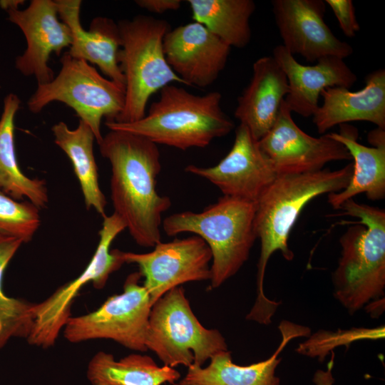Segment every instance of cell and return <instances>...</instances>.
Returning a JSON list of instances; mask_svg holds the SVG:
<instances>
[{"label":"cell","mask_w":385,"mask_h":385,"mask_svg":"<svg viewBox=\"0 0 385 385\" xmlns=\"http://www.w3.org/2000/svg\"><path fill=\"white\" fill-rule=\"evenodd\" d=\"M326 4L333 11L342 32L349 38H353L359 31L354 4L351 0H326Z\"/></svg>","instance_id":"cell-30"},{"label":"cell","mask_w":385,"mask_h":385,"mask_svg":"<svg viewBox=\"0 0 385 385\" xmlns=\"http://www.w3.org/2000/svg\"><path fill=\"white\" fill-rule=\"evenodd\" d=\"M320 96L322 104L312 120L319 134L337 125L352 121H368L385 129V71L380 68L365 78L364 87L352 92L344 87H329Z\"/></svg>","instance_id":"cell-20"},{"label":"cell","mask_w":385,"mask_h":385,"mask_svg":"<svg viewBox=\"0 0 385 385\" xmlns=\"http://www.w3.org/2000/svg\"><path fill=\"white\" fill-rule=\"evenodd\" d=\"M6 11L26 41V48L16 58V69L25 76H34L38 84L49 83L54 78L48 65L51 55H59L71 43V31L59 19L56 1L32 0L25 9Z\"/></svg>","instance_id":"cell-15"},{"label":"cell","mask_w":385,"mask_h":385,"mask_svg":"<svg viewBox=\"0 0 385 385\" xmlns=\"http://www.w3.org/2000/svg\"><path fill=\"white\" fill-rule=\"evenodd\" d=\"M256 202L222 195L202 212L184 211L166 217L162 228L168 236L191 232L200 237L212 253L210 289L221 286L248 260L257 238Z\"/></svg>","instance_id":"cell-5"},{"label":"cell","mask_w":385,"mask_h":385,"mask_svg":"<svg viewBox=\"0 0 385 385\" xmlns=\"http://www.w3.org/2000/svg\"><path fill=\"white\" fill-rule=\"evenodd\" d=\"M192 18L230 48H242L252 38L250 20L255 10L252 0H188Z\"/></svg>","instance_id":"cell-26"},{"label":"cell","mask_w":385,"mask_h":385,"mask_svg":"<svg viewBox=\"0 0 385 385\" xmlns=\"http://www.w3.org/2000/svg\"><path fill=\"white\" fill-rule=\"evenodd\" d=\"M340 209L359 220L341 236V256L332 273L334 296L353 314L384 298L385 210L353 198Z\"/></svg>","instance_id":"cell-4"},{"label":"cell","mask_w":385,"mask_h":385,"mask_svg":"<svg viewBox=\"0 0 385 385\" xmlns=\"http://www.w3.org/2000/svg\"><path fill=\"white\" fill-rule=\"evenodd\" d=\"M384 337V326L374 329L354 328L337 332L319 331L302 343L297 351L311 357L317 356L319 360L323 361L324 356L337 346L349 345L358 339H378Z\"/></svg>","instance_id":"cell-29"},{"label":"cell","mask_w":385,"mask_h":385,"mask_svg":"<svg viewBox=\"0 0 385 385\" xmlns=\"http://www.w3.org/2000/svg\"><path fill=\"white\" fill-rule=\"evenodd\" d=\"M334 354L332 352V359L327 364L326 370L318 369L314 374L313 382L316 385H333L335 379L332 375Z\"/></svg>","instance_id":"cell-32"},{"label":"cell","mask_w":385,"mask_h":385,"mask_svg":"<svg viewBox=\"0 0 385 385\" xmlns=\"http://www.w3.org/2000/svg\"><path fill=\"white\" fill-rule=\"evenodd\" d=\"M289 93L287 77L272 56L257 59L250 82L237 99L235 117L257 140L274 125Z\"/></svg>","instance_id":"cell-21"},{"label":"cell","mask_w":385,"mask_h":385,"mask_svg":"<svg viewBox=\"0 0 385 385\" xmlns=\"http://www.w3.org/2000/svg\"><path fill=\"white\" fill-rule=\"evenodd\" d=\"M121 39L118 61L125 79L123 110L115 122L132 123L143 118L150 96L173 82L184 84L168 64L163 38L169 23L138 15L118 23Z\"/></svg>","instance_id":"cell-6"},{"label":"cell","mask_w":385,"mask_h":385,"mask_svg":"<svg viewBox=\"0 0 385 385\" xmlns=\"http://www.w3.org/2000/svg\"><path fill=\"white\" fill-rule=\"evenodd\" d=\"M352 163L330 170L278 175L256 202L255 229L260 240V254L256 279L257 297L247 320L269 325L280 302L268 299L264 293V278L271 255L280 251L291 261L294 253L288 246L290 232L304 206L326 193L337 192L349 184Z\"/></svg>","instance_id":"cell-2"},{"label":"cell","mask_w":385,"mask_h":385,"mask_svg":"<svg viewBox=\"0 0 385 385\" xmlns=\"http://www.w3.org/2000/svg\"><path fill=\"white\" fill-rule=\"evenodd\" d=\"M139 272L129 274L123 292L108 297L96 310L70 317L63 327V337L71 343L87 340L112 339L137 351H147L145 342L152 307L150 295Z\"/></svg>","instance_id":"cell-9"},{"label":"cell","mask_w":385,"mask_h":385,"mask_svg":"<svg viewBox=\"0 0 385 385\" xmlns=\"http://www.w3.org/2000/svg\"><path fill=\"white\" fill-rule=\"evenodd\" d=\"M24 2V1H21V0H4V1H0V6L3 9L6 10L9 8H13V7L19 8V6L23 4Z\"/></svg>","instance_id":"cell-34"},{"label":"cell","mask_w":385,"mask_h":385,"mask_svg":"<svg viewBox=\"0 0 385 385\" xmlns=\"http://www.w3.org/2000/svg\"><path fill=\"white\" fill-rule=\"evenodd\" d=\"M368 141L373 146L385 143V129L377 128L368 134Z\"/></svg>","instance_id":"cell-33"},{"label":"cell","mask_w":385,"mask_h":385,"mask_svg":"<svg viewBox=\"0 0 385 385\" xmlns=\"http://www.w3.org/2000/svg\"><path fill=\"white\" fill-rule=\"evenodd\" d=\"M39 210L30 202H19L0 188V237L29 242L39 228Z\"/></svg>","instance_id":"cell-28"},{"label":"cell","mask_w":385,"mask_h":385,"mask_svg":"<svg viewBox=\"0 0 385 385\" xmlns=\"http://www.w3.org/2000/svg\"><path fill=\"white\" fill-rule=\"evenodd\" d=\"M87 377L92 385H162L174 384L180 374L170 366H159L148 355L131 354L117 361L98 351L88 363Z\"/></svg>","instance_id":"cell-25"},{"label":"cell","mask_w":385,"mask_h":385,"mask_svg":"<svg viewBox=\"0 0 385 385\" xmlns=\"http://www.w3.org/2000/svg\"><path fill=\"white\" fill-rule=\"evenodd\" d=\"M339 133H329L333 139L343 144L354 160L353 173L348 185L337 192L328 194V202L340 209L347 200L365 193L371 200L385 197V143L367 147L357 141L356 128L347 123L339 125Z\"/></svg>","instance_id":"cell-22"},{"label":"cell","mask_w":385,"mask_h":385,"mask_svg":"<svg viewBox=\"0 0 385 385\" xmlns=\"http://www.w3.org/2000/svg\"><path fill=\"white\" fill-rule=\"evenodd\" d=\"M135 4L140 8L155 14L176 11L180 9V0H136Z\"/></svg>","instance_id":"cell-31"},{"label":"cell","mask_w":385,"mask_h":385,"mask_svg":"<svg viewBox=\"0 0 385 385\" xmlns=\"http://www.w3.org/2000/svg\"><path fill=\"white\" fill-rule=\"evenodd\" d=\"M145 116L132 123L106 122L110 130L142 135L156 145L180 150L205 148L229 134L233 121L221 108L222 95L212 91L195 95L173 84L160 91Z\"/></svg>","instance_id":"cell-3"},{"label":"cell","mask_w":385,"mask_h":385,"mask_svg":"<svg viewBox=\"0 0 385 385\" xmlns=\"http://www.w3.org/2000/svg\"><path fill=\"white\" fill-rule=\"evenodd\" d=\"M98 145L111 165L113 212L138 245L153 247L161 242L162 215L172 204L169 197L156 190L161 170L158 145L142 135L117 130H110Z\"/></svg>","instance_id":"cell-1"},{"label":"cell","mask_w":385,"mask_h":385,"mask_svg":"<svg viewBox=\"0 0 385 385\" xmlns=\"http://www.w3.org/2000/svg\"><path fill=\"white\" fill-rule=\"evenodd\" d=\"M166 61L188 86L212 85L225 68L231 48L198 22L177 26L163 38Z\"/></svg>","instance_id":"cell-16"},{"label":"cell","mask_w":385,"mask_h":385,"mask_svg":"<svg viewBox=\"0 0 385 385\" xmlns=\"http://www.w3.org/2000/svg\"><path fill=\"white\" fill-rule=\"evenodd\" d=\"M58 16L69 28L71 43L67 53L73 58L97 66L109 79L125 87L118 56L121 39L118 24L106 17L94 19L90 29L81 24L80 0L56 1Z\"/></svg>","instance_id":"cell-18"},{"label":"cell","mask_w":385,"mask_h":385,"mask_svg":"<svg viewBox=\"0 0 385 385\" xmlns=\"http://www.w3.org/2000/svg\"><path fill=\"white\" fill-rule=\"evenodd\" d=\"M51 130L54 143L73 165L86 208H93L103 218L106 216L107 200L98 183V167L93 153L96 139L92 130L81 120L74 129L60 121L53 125Z\"/></svg>","instance_id":"cell-24"},{"label":"cell","mask_w":385,"mask_h":385,"mask_svg":"<svg viewBox=\"0 0 385 385\" xmlns=\"http://www.w3.org/2000/svg\"><path fill=\"white\" fill-rule=\"evenodd\" d=\"M20 103V99L14 93L8 94L4 99L0 118V188L14 200L25 197L42 209L48 202L45 181L27 177L22 173L16 159L14 120Z\"/></svg>","instance_id":"cell-23"},{"label":"cell","mask_w":385,"mask_h":385,"mask_svg":"<svg viewBox=\"0 0 385 385\" xmlns=\"http://www.w3.org/2000/svg\"><path fill=\"white\" fill-rule=\"evenodd\" d=\"M272 5L282 45L293 56L312 63L326 56L344 59L352 54V46L338 38L325 23L324 1L274 0Z\"/></svg>","instance_id":"cell-14"},{"label":"cell","mask_w":385,"mask_h":385,"mask_svg":"<svg viewBox=\"0 0 385 385\" xmlns=\"http://www.w3.org/2000/svg\"><path fill=\"white\" fill-rule=\"evenodd\" d=\"M259 143L277 175L315 172L329 162L351 160L345 146L328 133L315 138L304 132L284 99L274 125Z\"/></svg>","instance_id":"cell-12"},{"label":"cell","mask_w":385,"mask_h":385,"mask_svg":"<svg viewBox=\"0 0 385 385\" xmlns=\"http://www.w3.org/2000/svg\"><path fill=\"white\" fill-rule=\"evenodd\" d=\"M61 68L51 81L38 84L28 101L31 113H40L49 103L58 101L71 108L92 130L98 144L103 139L101 125L115 121L123 110L125 87L103 76L87 61L66 52Z\"/></svg>","instance_id":"cell-7"},{"label":"cell","mask_w":385,"mask_h":385,"mask_svg":"<svg viewBox=\"0 0 385 385\" xmlns=\"http://www.w3.org/2000/svg\"><path fill=\"white\" fill-rule=\"evenodd\" d=\"M282 341L276 351L267 359L241 366L232 361L231 352H220L210 359L206 367L192 364L180 385H279L275 371L281 361L279 354L292 339L309 337L310 329L306 326L282 321L279 325Z\"/></svg>","instance_id":"cell-19"},{"label":"cell","mask_w":385,"mask_h":385,"mask_svg":"<svg viewBox=\"0 0 385 385\" xmlns=\"http://www.w3.org/2000/svg\"><path fill=\"white\" fill-rule=\"evenodd\" d=\"M153 247L147 253L121 252L124 262L138 266L152 304L185 282L210 279L212 253L200 237L160 242Z\"/></svg>","instance_id":"cell-11"},{"label":"cell","mask_w":385,"mask_h":385,"mask_svg":"<svg viewBox=\"0 0 385 385\" xmlns=\"http://www.w3.org/2000/svg\"><path fill=\"white\" fill-rule=\"evenodd\" d=\"M145 345L165 366H202L215 354L227 351L217 329L204 327L191 309L183 287L160 297L150 309Z\"/></svg>","instance_id":"cell-8"},{"label":"cell","mask_w":385,"mask_h":385,"mask_svg":"<svg viewBox=\"0 0 385 385\" xmlns=\"http://www.w3.org/2000/svg\"><path fill=\"white\" fill-rule=\"evenodd\" d=\"M185 170L208 180L223 195L254 202L277 175L259 140L242 124L236 128L231 150L216 165H189Z\"/></svg>","instance_id":"cell-13"},{"label":"cell","mask_w":385,"mask_h":385,"mask_svg":"<svg viewBox=\"0 0 385 385\" xmlns=\"http://www.w3.org/2000/svg\"><path fill=\"white\" fill-rule=\"evenodd\" d=\"M22 243L0 237V349L11 337L28 338L34 324L35 303L7 297L1 289L4 272Z\"/></svg>","instance_id":"cell-27"},{"label":"cell","mask_w":385,"mask_h":385,"mask_svg":"<svg viewBox=\"0 0 385 385\" xmlns=\"http://www.w3.org/2000/svg\"><path fill=\"white\" fill-rule=\"evenodd\" d=\"M125 229V222L115 213L103 217L98 246L85 270L47 299L35 303L34 324L27 338L30 344L42 348L53 346L71 317V305L80 289L88 282L96 289H102L110 274L125 263L122 251L110 250L114 239Z\"/></svg>","instance_id":"cell-10"},{"label":"cell","mask_w":385,"mask_h":385,"mask_svg":"<svg viewBox=\"0 0 385 385\" xmlns=\"http://www.w3.org/2000/svg\"><path fill=\"white\" fill-rule=\"evenodd\" d=\"M285 74L289 93L284 101L290 111L308 118L319 107L321 92L329 87L349 88L356 81L354 72L344 59L326 56L312 66L299 63L282 44L273 48L272 56Z\"/></svg>","instance_id":"cell-17"}]
</instances>
